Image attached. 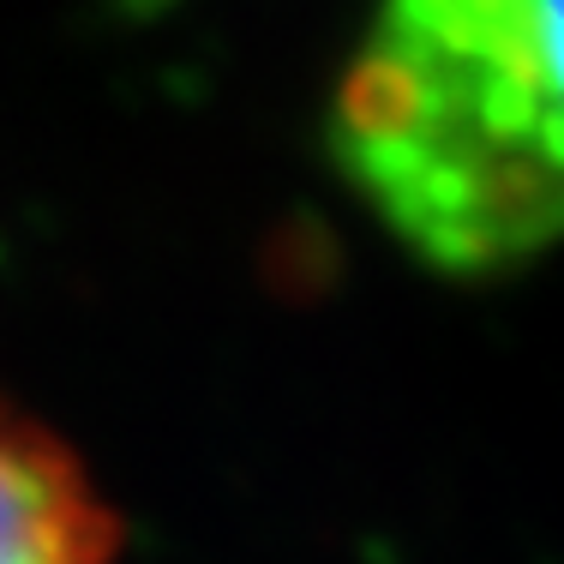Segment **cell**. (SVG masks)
<instances>
[{"label": "cell", "instance_id": "6da1fadb", "mask_svg": "<svg viewBox=\"0 0 564 564\" xmlns=\"http://www.w3.org/2000/svg\"><path fill=\"white\" fill-rule=\"evenodd\" d=\"M330 156L445 276L564 240V0H384L330 102Z\"/></svg>", "mask_w": 564, "mask_h": 564}, {"label": "cell", "instance_id": "7a4b0ae2", "mask_svg": "<svg viewBox=\"0 0 564 564\" xmlns=\"http://www.w3.org/2000/svg\"><path fill=\"white\" fill-rule=\"evenodd\" d=\"M0 564H115L97 487L12 402H0Z\"/></svg>", "mask_w": 564, "mask_h": 564}]
</instances>
